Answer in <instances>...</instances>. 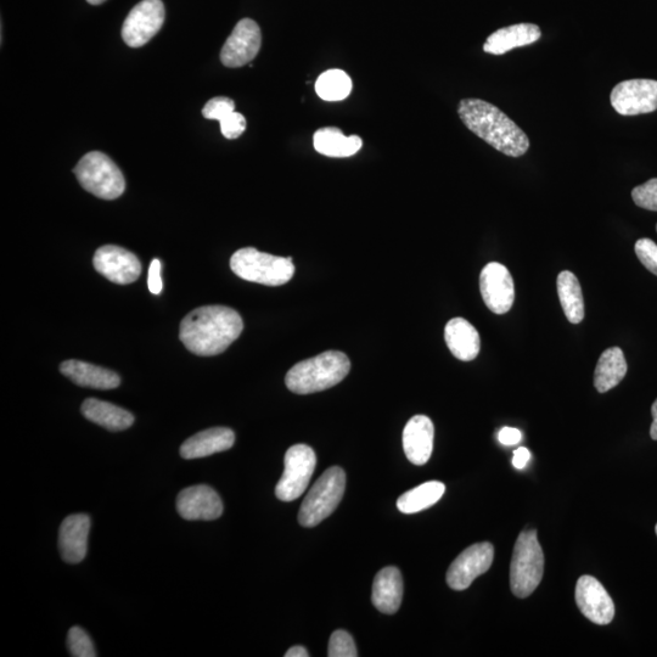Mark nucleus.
I'll list each match as a JSON object with an SVG mask.
<instances>
[{
  "label": "nucleus",
  "mask_w": 657,
  "mask_h": 657,
  "mask_svg": "<svg viewBox=\"0 0 657 657\" xmlns=\"http://www.w3.org/2000/svg\"><path fill=\"white\" fill-rule=\"evenodd\" d=\"M240 314L226 306L196 308L185 316L179 328V339L196 356L221 355L243 333Z\"/></svg>",
  "instance_id": "1"
},
{
  "label": "nucleus",
  "mask_w": 657,
  "mask_h": 657,
  "mask_svg": "<svg viewBox=\"0 0 657 657\" xmlns=\"http://www.w3.org/2000/svg\"><path fill=\"white\" fill-rule=\"evenodd\" d=\"M458 114L464 125L504 155L520 157L530 148L526 133L497 106L481 99H463Z\"/></svg>",
  "instance_id": "2"
},
{
  "label": "nucleus",
  "mask_w": 657,
  "mask_h": 657,
  "mask_svg": "<svg viewBox=\"0 0 657 657\" xmlns=\"http://www.w3.org/2000/svg\"><path fill=\"white\" fill-rule=\"evenodd\" d=\"M350 369L351 362L345 353L327 351L294 365L286 374L285 384L297 395H311L340 384Z\"/></svg>",
  "instance_id": "3"
},
{
  "label": "nucleus",
  "mask_w": 657,
  "mask_h": 657,
  "mask_svg": "<svg viewBox=\"0 0 657 657\" xmlns=\"http://www.w3.org/2000/svg\"><path fill=\"white\" fill-rule=\"evenodd\" d=\"M544 574V554L537 531H522L515 543L510 566V587L515 597L529 598L541 583Z\"/></svg>",
  "instance_id": "4"
},
{
  "label": "nucleus",
  "mask_w": 657,
  "mask_h": 657,
  "mask_svg": "<svg viewBox=\"0 0 657 657\" xmlns=\"http://www.w3.org/2000/svg\"><path fill=\"white\" fill-rule=\"evenodd\" d=\"M230 268L247 282L267 286L289 283L295 274L292 258L265 254L254 247H245L235 252L230 258Z\"/></svg>",
  "instance_id": "5"
},
{
  "label": "nucleus",
  "mask_w": 657,
  "mask_h": 657,
  "mask_svg": "<svg viewBox=\"0 0 657 657\" xmlns=\"http://www.w3.org/2000/svg\"><path fill=\"white\" fill-rule=\"evenodd\" d=\"M346 490V474L339 466L319 477L302 502L299 522L303 527L318 526L339 507Z\"/></svg>",
  "instance_id": "6"
},
{
  "label": "nucleus",
  "mask_w": 657,
  "mask_h": 657,
  "mask_svg": "<svg viewBox=\"0 0 657 657\" xmlns=\"http://www.w3.org/2000/svg\"><path fill=\"white\" fill-rule=\"evenodd\" d=\"M73 172L82 187L97 198L115 200L125 193V177L119 166L100 151L84 155Z\"/></svg>",
  "instance_id": "7"
},
{
  "label": "nucleus",
  "mask_w": 657,
  "mask_h": 657,
  "mask_svg": "<svg viewBox=\"0 0 657 657\" xmlns=\"http://www.w3.org/2000/svg\"><path fill=\"white\" fill-rule=\"evenodd\" d=\"M317 456L307 445H295L288 449L284 459V473L275 487V494L283 502L300 498L310 485L316 470Z\"/></svg>",
  "instance_id": "8"
},
{
  "label": "nucleus",
  "mask_w": 657,
  "mask_h": 657,
  "mask_svg": "<svg viewBox=\"0 0 657 657\" xmlns=\"http://www.w3.org/2000/svg\"><path fill=\"white\" fill-rule=\"evenodd\" d=\"M165 14L161 0H143L132 9L123 24V41L132 48L145 46L161 30Z\"/></svg>",
  "instance_id": "9"
},
{
  "label": "nucleus",
  "mask_w": 657,
  "mask_h": 657,
  "mask_svg": "<svg viewBox=\"0 0 657 657\" xmlns=\"http://www.w3.org/2000/svg\"><path fill=\"white\" fill-rule=\"evenodd\" d=\"M493 559L494 548L491 543L473 544L449 566L446 577L448 586L454 591H465L477 577L491 569Z\"/></svg>",
  "instance_id": "10"
},
{
  "label": "nucleus",
  "mask_w": 657,
  "mask_h": 657,
  "mask_svg": "<svg viewBox=\"0 0 657 657\" xmlns=\"http://www.w3.org/2000/svg\"><path fill=\"white\" fill-rule=\"evenodd\" d=\"M610 101L622 116L649 114L657 110V81H623L612 89Z\"/></svg>",
  "instance_id": "11"
},
{
  "label": "nucleus",
  "mask_w": 657,
  "mask_h": 657,
  "mask_svg": "<svg viewBox=\"0 0 657 657\" xmlns=\"http://www.w3.org/2000/svg\"><path fill=\"white\" fill-rule=\"evenodd\" d=\"M94 268L112 283L127 285L137 282L142 274V263L131 251L115 245L100 247L95 252Z\"/></svg>",
  "instance_id": "12"
},
{
  "label": "nucleus",
  "mask_w": 657,
  "mask_h": 657,
  "mask_svg": "<svg viewBox=\"0 0 657 657\" xmlns=\"http://www.w3.org/2000/svg\"><path fill=\"white\" fill-rule=\"evenodd\" d=\"M261 44L260 26L251 19L239 21L222 48V64L230 67V69H237V67L251 64V61L260 52Z\"/></svg>",
  "instance_id": "13"
},
{
  "label": "nucleus",
  "mask_w": 657,
  "mask_h": 657,
  "mask_svg": "<svg viewBox=\"0 0 657 657\" xmlns=\"http://www.w3.org/2000/svg\"><path fill=\"white\" fill-rule=\"evenodd\" d=\"M480 291L488 310L505 314L511 310L515 300V286L508 268L492 262L482 269Z\"/></svg>",
  "instance_id": "14"
},
{
  "label": "nucleus",
  "mask_w": 657,
  "mask_h": 657,
  "mask_svg": "<svg viewBox=\"0 0 657 657\" xmlns=\"http://www.w3.org/2000/svg\"><path fill=\"white\" fill-rule=\"evenodd\" d=\"M578 609L595 625H609L615 617V604L603 584L592 576H582L576 584Z\"/></svg>",
  "instance_id": "15"
},
{
  "label": "nucleus",
  "mask_w": 657,
  "mask_h": 657,
  "mask_svg": "<svg viewBox=\"0 0 657 657\" xmlns=\"http://www.w3.org/2000/svg\"><path fill=\"white\" fill-rule=\"evenodd\" d=\"M177 510L185 520L211 521L221 518L223 503L219 494L212 487L192 486L178 494Z\"/></svg>",
  "instance_id": "16"
},
{
  "label": "nucleus",
  "mask_w": 657,
  "mask_h": 657,
  "mask_svg": "<svg viewBox=\"0 0 657 657\" xmlns=\"http://www.w3.org/2000/svg\"><path fill=\"white\" fill-rule=\"evenodd\" d=\"M91 518L86 514L67 516L60 526L59 549L66 563L78 564L86 558Z\"/></svg>",
  "instance_id": "17"
},
{
  "label": "nucleus",
  "mask_w": 657,
  "mask_h": 657,
  "mask_svg": "<svg viewBox=\"0 0 657 657\" xmlns=\"http://www.w3.org/2000/svg\"><path fill=\"white\" fill-rule=\"evenodd\" d=\"M435 428L430 418L425 415H415L408 421L403 431L404 453L414 465H425L429 462L434 449Z\"/></svg>",
  "instance_id": "18"
},
{
  "label": "nucleus",
  "mask_w": 657,
  "mask_h": 657,
  "mask_svg": "<svg viewBox=\"0 0 657 657\" xmlns=\"http://www.w3.org/2000/svg\"><path fill=\"white\" fill-rule=\"evenodd\" d=\"M61 374L78 386L95 390H112L119 387L121 378L112 370L82 361H66L60 365Z\"/></svg>",
  "instance_id": "19"
},
{
  "label": "nucleus",
  "mask_w": 657,
  "mask_h": 657,
  "mask_svg": "<svg viewBox=\"0 0 657 657\" xmlns=\"http://www.w3.org/2000/svg\"><path fill=\"white\" fill-rule=\"evenodd\" d=\"M403 599V578L395 566L385 567L374 578L372 602L383 614H396Z\"/></svg>",
  "instance_id": "20"
},
{
  "label": "nucleus",
  "mask_w": 657,
  "mask_h": 657,
  "mask_svg": "<svg viewBox=\"0 0 657 657\" xmlns=\"http://www.w3.org/2000/svg\"><path fill=\"white\" fill-rule=\"evenodd\" d=\"M445 340L449 351L459 361L470 362L479 356L480 335L474 325L464 318L449 320L445 329Z\"/></svg>",
  "instance_id": "21"
},
{
  "label": "nucleus",
  "mask_w": 657,
  "mask_h": 657,
  "mask_svg": "<svg viewBox=\"0 0 657 657\" xmlns=\"http://www.w3.org/2000/svg\"><path fill=\"white\" fill-rule=\"evenodd\" d=\"M235 434L228 428H212L201 431L181 447V456L184 459H198L212 456V454L228 451L234 446Z\"/></svg>",
  "instance_id": "22"
},
{
  "label": "nucleus",
  "mask_w": 657,
  "mask_h": 657,
  "mask_svg": "<svg viewBox=\"0 0 657 657\" xmlns=\"http://www.w3.org/2000/svg\"><path fill=\"white\" fill-rule=\"evenodd\" d=\"M542 32L535 24H518L493 32L484 44L488 54L503 55L515 48L530 46L541 38Z\"/></svg>",
  "instance_id": "23"
},
{
  "label": "nucleus",
  "mask_w": 657,
  "mask_h": 657,
  "mask_svg": "<svg viewBox=\"0 0 657 657\" xmlns=\"http://www.w3.org/2000/svg\"><path fill=\"white\" fill-rule=\"evenodd\" d=\"M82 414L86 419L109 431H123L134 423L133 414L115 404L88 398L82 404Z\"/></svg>",
  "instance_id": "24"
},
{
  "label": "nucleus",
  "mask_w": 657,
  "mask_h": 657,
  "mask_svg": "<svg viewBox=\"0 0 657 657\" xmlns=\"http://www.w3.org/2000/svg\"><path fill=\"white\" fill-rule=\"evenodd\" d=\"M627 362L620 347H610L600 356L594 373V386L600 393L621 383L627 374Z\"/></svg>",
  "instance_id": "25"
},
{
  "label": "nucleus",
  "mask_w": 657,
  "mask_h": 657,
  "mask_svg": "<svg viewBox=\"0 0 657 657\" xmlns=\"http://www.w3.org/2000/svg\"><path fill=\"white\" fill-rule=\"evenodd\" d=\"M314 149L328 157H350L361 150L363 142L358 136L346 137L336 127L320 128L313 137Z\"/></svg>",
  "instance_id": "26"
},
{
  "label": "nucleus",
  "mask_w": 657,
  "mask_h": 657,
  "mask_svg": "<svg viewBox=\"0 0 657 657\" xmlns=\"http://www.w3.org/2000/svg\"><path fill=\"white\" fill-rule=\"evenodd\" d=\"M558 295L565 316L572 324H580L584 318V301L580 282L574 273L564 271L558 277Z\"/></svg>",
  "instance_id": "27"
},
{
  "label": "nucleus",
  "mask_w": 657,
  "mask_h": 657,
  "mask_svg": "<svg viewBox=\"0 0 657 657\" xmlns=\"http://www.w3.org/2000/svg\"><path fill=\"white\" fill-rule=\"evenodd\" d=\"M445 484L440 481H429L408 491L397 501V508L403 514H415L429 509L443 497Z\"/></svg>",
  "instance_id": "28"
},
{
  "label": "nucleus",
  "mask_w": 657,
  "mask_h": 657,
  "mask_svg": "<svg viewBox=\"0 0 657 657\" xmlns=\"http://www.w3.org/2000/svg\"><path fill=\"white\" fill-rule=\"evenodd\" d=\"M316 91L325 101L345 100L351 94L352 81L345 71H325L318 77Z\"/></svg>",
  "instance_id": "29"
},
{
  "label": "nucleus",
  "mask_w": 657,
  "mask_h": 657,
  "mask_svg": "<svg viewBox=\"0 0 657 657\" xmlns=\"http://www.w3.org/2000/svg\"><path fill=\"white\" fill-rule=\"evenodd\" d=\"M67 648L73 657H95L94 644L91 637L81 627H72L67 634Z\"/></svg>",
  "instance_id": "30"
},
{
  "label": "nucleus",
  "mask_w": 657,
  "mask_h": 657,
  "mask_svg": "<svg viewBox=\"0 0 657 657\" xmlns=\"http://www.w3.org/2000/svg\"><path fill=\"white\" fill-rule=\"evenodd\" d=\"M328 655L330 657H357L356 643L351 634L342 630L331 634Z\"/></svg>",
  "instance_id": "31"
},
{
  "label": "nucleus",
  "mask_w": 657,
  "mask_h": 657,
  "mask_svg": "<svg viewBox=\"0 0 657 657\" xmlns=\"http://www.w3.org/2000/svg\"><path fill=\"white\" fill-rule=\"evenodd\" d=\"M632 199L642 209L657 212V178L634 188Z\"/></svg>",
  "instance_id": "32"
},
{
  "label": "nucleus",
  "mask_w": 657,
  "mask_h": 657,
  "mask_svg": "<svg viewBox=\"0 0 657 657\" xmlns=\"http://www.w3.org/2000/svg\"><path fill=\"white\" fill-rule=\"evenodd\" d=\"M235 111V103L232 99L226 97H217L207 101L202 116L207 120L223 121L232 112Z\"/></svg>",
  "instance_id": "33"
},
{
  "label": "nucleus",
  "mask_w": 657,
  "mask_h": 657,
  "mask_svg": "<svg viewBox=\"0 0 657 657\" xmlns=\"http://www.w3.org/2000/svg\"><path fill=\"white\" fill-rule=\"evenodd\" d=\"M634 250L642 265L649 272L657 275V244L651 239H639Z\"/></svg>",
  "instance_id": "34"
},
{
  "label": "nucleus",
  "mask_w": 657,
  "mask_h": 657,
  "mask_svg": "<svg viewBox=\"0 0 657 657\" xmlns=\"http://www.w3.org/2000/svg\"><path fill=\"white\" fill-rule=\"evenodd\" d=\"M219 123H221L223 137L227 139H237L243 136L247 125L244 115L235 111Z\"/></svg>",
  "instance_id": "35"
},
{
  "label": "nucleus",
  "mask_w": 657,
  "mask_h": 657,
  "mask_svg": "<svg viewBox=\"0 0 657 657\" xmlns=\"http://www.w3.org/2000/svg\"><path fill=\"white\" fill-rule=\"evenodd\" d=\"M148 286L151 294L159 295L161 294L162 288V279H161V262L155 260L151 262L148 275Z\"/></svg>",
  "instance_id": "36"
},
{
  "label": "nucleus",
  "mask_w": 657,
  "mask_h": 657,
  "mask_svg": "<svg viewBox=\"0 0 657 657\" xmlns=\"http://www.w3.org/2000/svg\"><path fill=\"white\" fill-rule=\"evenodd\" d=\"M522 440L521 431L515 428H503L498 432V441L502 443L503 446H515L519 445Z\"/></svg>",
  "instance_id": "37"
},
{
  "label": "nucleus",
  "mask_w": 657,
  "mask_h": 657,
  "mask_svg": "<svg viewBox=\"0 0 657 657\" xmlns=\"http://www.w3.org/2000/svg\"><path fill=\"white\" fill-rule=\"evenodd\" d=\"M531 459V453L529 449L525 447H520L514 452L513 465L516 469H524L526 465L529 464Z\"/></svg>",
  "instance_id": "38"
},
{
  "label": "nucleus",
  "mask_w": 657,
  "mask_h": 657,
  "mask_svg": "<svg viewBox=\"0 0 657 657\" xmlns=\"http://www.w3.org/2000/svg\"><path fill=\"white\" fill-rule=\"evenodd\" d=\"M310 653L306 648L301 647V645H296L288 651H286L285 657H308Z\"/></svg>",
  "instance_id": "39"
},
{
  "label": "nucleus",
  "mask_w": 657,
  "mask_h": 657,
  "mask_svg": "<svg viewBox=\"0 0 657 657\" xmlns=\"http://www.w3.org/2000/svg\"><path fill=\"white\" fill-rule=\"evenodd\" d=\"M651 414H653V424L650 428V436L653 440L657 441V400L654 402L653 407H651Z\"/></svg>",
  "instance_id": "40"
},
{
  "label": "nucleus",
  "mask_w": 657,
  "mask_h": 657,
  "mask_svg": "<svg viewBox=\"0 0 657 657\" xmlns=\"http://www.w3.org/2000/svg\"><path fill=\"white\" fill-rule=\"evenodd\" d=\"M87 2L92 5H100L106 2V0H87Z\"/></svg>",
  "instance_id": "41"
},
{
  "label": "nucleus",
  "mask_w": 657,
  "mask_h": 657,
  "mask_svg": "<svg viewBox=\"0 0 657 657\" xmlns=\"http://www.w3.org/2000/svg\"><path fill=\"white\" fill-rule=\"evenodd\" d=\"M655 532H656V536H657V524H656V527H655Z\"/></svg>",
  "instance_id": "42"
},
{
  "label": "nucleus",
  "mask_w": 657,
  "mask_h": 657,
  "mask_svg": "<svg viewBox=\"0 0 657 657\" xmlns=\"http://www.w3.org/2000/svg\"><path fill=\"white\" fill-rule=\"evenodd\" d=\"M656 230H657V226H656Z\"/></svg>",
  "instance_id": "43"
}]
</instances>
